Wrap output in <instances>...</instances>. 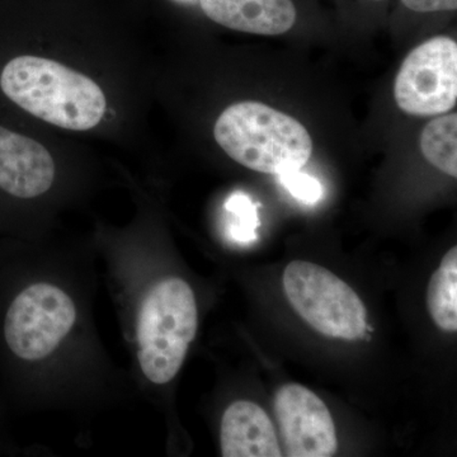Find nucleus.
<instances>
[{"label": "nucleus", "mask_w": 457, "mask_h": 457, "mask_svg": "<svg viewBox=\"0 0 457 457\" xmlns=\"http://www.w3.org/2000/svg\"><path fill=\"white\" fill-rule=\"evenodd\" d=\"M55 179V163L46 147L0 126V189L29 200L46 194Z\"/></svg>", "instance_id": "obj_8"}, {"label": "nucleus", "mask_w": 457, "mask_h": 457, "mask_svg": "<svg viewBox=\"0 0 457 457\" xmlns=\"http://www.w3.org/2000/svg\"><path fill=\"white\" fill-rule=\"evenodd\" d=\"M400 110L435 116L453 110L457 99V44L446 36L423 42L407 57L394 86Z\"/></svg>", "instance_id": "obj_6"}, {"label": "nucleus", "mask_w": 457, "mask_h": 457, "mask_svg": "<svg viewBox=\"0 0 457 457\" xmlns=\"http://www.w3.org/2000/svg\"><path fill=\"white\" fill-rule=\"evenodd\" d=\"M75 321L77 306L66 291L32 282L0 305V347L12 361L37 362L54 353Z\"/></svg>", "instance_id": "obj_4"}, {"label": "nucleus", "mask_w": 457, "mask_h": 457, "mask_svg": "<svg viewBox=\"0 0 457 457\" xmlns=\"http://www.w3.org/2000/svg\"><path fill=\"white\" fill-rule=\"evenodd\" d=\"M225 207L234 218L230 225V234L233 239L239 243H245V245L257 240V228L260 227L258 204H255L251 197L242 192H237L228 197Z\"/></svg>", "instance_id": "obj_13"}, {"label": "nucleus", "mask_w": 457, "mask_h": 457, "mask_svg": "<svg viewBox=\"0 0 457 457\" xmlns=\"http://www.w3.org/2000/svg\"><path fill=\"white\" fill-rule=\"evenodd\" d=\"M220 447L224 457L282 456L270 417L248 400L234 402L222 414Z\"/></svg>", "instance_id": "obj_10"}, {"label": "nucleus", "mask_w": 457, "mask_h": 457, "mask_svg": "<svg viewBox=\"0 0 457 457\" xmlns=\"http://www.w3.org/2000/svg\"><path fill=\"white\" fill-rule=\"evenodd\" d=\"M278 179L286 191L300 203L314 204L323 196L320 182L300 170L284 171Z\"/></svg>", "instance_id": "obj_14"}, {"label": "nucleus", "mask_w": 457, "mask_h": 457, "mask_svg": "<svg viewBox=\"0 0 457 457\" xmlns=\"http://www.w3.org/2000/svg\"><path fill=\"white\" fill-rule=\"evenodd\" d=\"M411 13L432 14L456 12L457 0H399Z\"/></svg>", "instance_id": "obj_15"}, {"label": "nucleus", "mask_w": 457, "mask_h": 457, "mask_svg": "<svg viewBox=\"0 0 457 457\" xmlns=\"http://www.w3.org/2000/svg\"><path fill=\"white\" fill-rule=\"evenodd\" d=\"M275 413L286 456L330 457L338 438L329 409L303 385H284L276 394Z\"/></svg>", "instance_id": "obj_7"}, {"label": "nucleus", "mask_w": 457, "mask_h": 457, "mask_svg": "<svg viewBox=\"0 0 457 457\" xmlns=\"http://www.w3.org/2000/svg\"><path fill=\"white\" fill-rule=\"evenodd\" d=\"M427 305L436 326L445 332L457 330V248L442 258L427 291Z\"/></svg>", "instance_id": "obj_11"}, {"label": "nucleus", "mask_w": 457, "mask_h": 457, "mask_svg": "<svg viewBox=\"0 0 457 457\" xmlns=\"http://www.w3.org/2000/svg\"><path fill=\"white\" fill-rule=\"evenodd\" d=\"M282 284L294 311L317 332L343 341L365 337L368 312L362 300L329 270L294 261L286 267Z\"/></svg>", "instance_id": "obj_5"}, {"label": "nucleus", "mask_w": 457, "mask_h": 457, "mask_svg": "<svg viewBox=\"0 0 457 457\" xmlns=\"http://www.w3.org/2000/svg\"><path fill=\"white\" fill-rule=\"evenodd\" d=\"M197 327L196 297L185 279L163 278L147 291L137 312V343L141 372L150 383L176 378Z\"/></svg>", "instance_id": "obj_3"}, {"label": "nucleus", "mask_w": 457, "mask_h": 457, "mask_svg": "<svg viewBox=\"0 0 457 457\" xmlns=\"http://www.w3.org/2000/svg\"><path fill=\"white\" fill-rule=\"evenodd\" d=\"M200 5L213 22L253 35H282L299 17L295 0H200Z\"/></svg>", "instance_id": "obj_9"}, {"label": "nucleus", "mask_w": 457, "mask_h": 457, "mask_svg": "<svg viewBox=\"0 0 457 457\" xmlns=\"http://www.w3.org/2000/svg\"><path fill=\"white\" fill-rule=\"evenodd\" d=\"M213 137L237 163L276 176L302 170L312 153L302 123L260 102L231 104L216 121Z\"/></svg>", "instance_id": "obj_2"}, {"label": "nucleus", "mask_w": 457, "mask_h": 457, "mask_svg": "<svg viewBox=\"0 0 457 457\" xmlns=\"http://www.w3.org/2000/svg\"><path fill=\"white\" fill-rule=\"evenodd\" d=\"M420 150L437 170L457 177V114L437 117L423 129Z\"/></svg>", "instance_id": "obj_12"}, {"label": "nucleus", "mask_w": 457, "mask_h": 457, "mask_svg": "<svg viewBox=\"0 0 457 457\" xmlns=\"http://www.w3.org/2000/svg\"><path fill=\"white\" fill-rule=\"evenodd\" d=\"M362 2L369 3V4H381V3L387 2V0H362Z\"/></svg>", "instance_id": "obj_16"}, {"label": "nucleus", "mask_w": 457, "mask_h": 457, "mask_svg": "<svg viewBox=\"0 0 457 457\" xmlns=\"http://www.w3.org/2000/svg\"><path fill=\"white\" fill-rule=\"evenodd\" d=\"M0 87L27 112L66 130H90L106 112V97L97 83L45 57L11 60L3 69Z\"/></svg>", "instance_id": "obj_1"}]
</instances>
